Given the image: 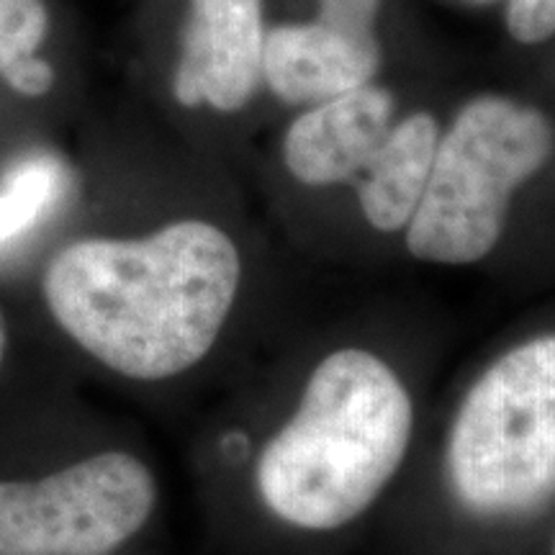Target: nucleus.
<instances>
[{"label":"nucleus","mask_w":555,"mask_h":555,"mask_svg":"<svg viewBox=\"0 0 555 555\" xmlns=\"http://www.w3.org/2000/svg\"><path fill=\"white\" fill-rule=\"evenodd\" d=\"M242 258L224 229L180 219L150 237H90L44 270V301L75 345L131 380L196 367L227 327Z\"/></svg>","instance_id":"nucleus-1"},{"label":"nucleus","mask_w":555,"mask_h":555,"mask_svg":"<svg viewBox=\"0 0 555 555\" xmlns=\"http://www.w3.org/2000/svg\"><path fill=\"white\" fill-rule=\"evenodd\" d=\"M414 401L397 371L363 347L317 363L294 414L262 448L255 483L270 515L327 532L365 515L399 474Z\"/></svg>","instance_id":"nucleus-2"},{"label":"nucleus","mask_w":555,"mask_h":555,"mask_svg":"<svg viewBox=\"0 0 555 555\" xmlns=\"http://www.w3.org/2000/svg\"><path fill=\"white\" fill-rule=\"evenodd\" d=\"M543 111L478 95L437 142L433 176L406 224L409 255L429 266H474L502 240L515 193L553 157Z\"/></svg>","instance_id":"nucleus-3"},{"label":"nucleus","mask_w":555,"mask_h":555,"mask_svg":"<svg viewBox=\"0 0 555 555\" xmlns=\"http://www.w3.org/2000/svg\"><path fill=\"white\" fill-rule=\"evenodd\" d=\"M457 504L522 517L555 496V332L525 339L474 380L446 448Z\"/></svg>","instance_id":"nucleus-4"},{"label":"nucleus","mask_w":555,"mask_h":555,"mask_svg":"<svg viewBox=\"0 0 555 555\" xmlns=\"http://www.w3.org/2000/svg\"><path fill=\"white\" fill-rule=\"evenodd\" d=\"M155 504L152 470L121 450L37 481H0V555H103L134 538Z\"/></svg>","instance_id":"nucleus-5"},{"label":"nucleus","mask_w":555,"mask_h":555,"mask_svg":"<svg viewBox=\"0 0 555 555\" xmlns=\"http://www.w3.org/2000/svg\"><path fill=\"white\" fill-rule=\"evenodd\" d=\"M262 0H191L172 93L185 108L234 114L262 82Z\"/></svg>","instance_id":"nucleus-6"},{"label":"nucleus","mask_w":555,"mask_h":555,"mask_svg":"<svg viewBox=\"0 0 555 555\" xmlns=\"http://www.w3.org/2000/svg\"><path fill=\"white\" fill-rule=\"evenodd\" d=\"M380 65L376 29L317 16L266 34L262 80L281 101L322 103L373 82Z\"/></svg>","instance_id":"nucleus-7"},{"label":"nucleus","mask_w":555,"mask_h":555,"mask_svg":"<svg viewBox=\"0 0 555 555\" xmlns=\"http://www.w3.org/2000/svg\"><path fill=\"white\" fill-rule=\"evenodd\" d=\"M391 90L367 82L304 111L283 137V163L304 185L360 176L393 124Z\"/></svg>","instance_id":"nucleus-8"},{"label":"nucleus","mask_w":555,"mask_h":555,"mask_svg":"<svg viewBox=\"0 0 555 555\" xmlns=\"http://www.w3.org/2000/svg\"><path fill=\"white\" fill-rule=\"evenodd\" d=\"M440 127L427 111L391 124L358 185L360 211L376 232H404L433 176Z\"/></svg>","instance_id":"nucleus-9"},{"label":"nucleus","mask_w":555,"mask_h":555,"mask_svg":"<svg viewBox=\"0 0 555 555\" xmlns=\"http://www.w3.org/2000/svg\"><path fill=\"white\" fill-rule=\"evenodd\" d=\"M60 189V170L50 159H29L9 172L0 189V245L18 237L41 217Z\"/></svg>","instance_id":"nucleus-10"},{"label":"nucleus","mask_w":555,"mask_h":555,"mask_svg":"<svg viewBox=\"0 0 555 555\" xmlns=\"http://www.w3.org/2000/svg\"><path fill=\"white\" fill-rule=\"evenodd\" d=\"M44 0H0V73L13 62L34 57L47 37Z\"/></svg>","instance_id":"nucleus-11"},{"label":"nucleus","mask_w":555,"mask_h":555,"mask_svg":"<svg viewBox=\"0 0 555 555\" xmlns=\"http://www.w3.org/2000/svg\"><path fill=\"white\" fill-rule=\"evenodd\" d=\"M506 29L519 44H540L555 34V0H509Z\"/></svg>","instance_id":"nucleus-12"},{"label":"nucleus","mask_w":555,"mask_h":555,"mask_svg":"<svg viewBox=\"0 0 555 555\" xmlns=\"http://www.w3.org/2000/svg\"><path fill=\"white\" fill-rule=\"evenodd\" d=\"M0 75H3L5 82H9L16 93L31 95V99L50 93L54 86V69L47 65L44 60H39L37 54L13 62V65L5 67Z\"/></svg>","instance_id":"nucleus-13"},{"label":"nucleus","mask_w":555,"mask_h":555,"mask_svg":"<svg viewBox=\"0 0 555 555\" xmlns=\"http://www.w3.org/2000/svg\"><path fill=\"white\" fill-rule=\"evenodd\" d=\"M380 0H319V16L360 29H376Z\"/></svg>","instance_id":"nucleus-14"},{"label":"nucleus","mask_w":555,"mask_h":555,"mask_svg":"<svg viewBox=\"0 0 555 555\" xmlns=\"http://www.w3.org/2000/svg\"><path fill=\"white\" fill-rule=\"evenodd\" d=\"M5 350H9V327H5L3 309H0V367L5 363Z\"/></svg>","instance_id":"nucleus-15"},{"label":"nucleus","mask_w":555,"mask_h":555,"mask_svg":"<svg viewBox=\"0 0 555 555\" xmlns=\"http://www.w3.org/2000/svg\"><path fill=\"white\" fill-rule=\"evenodd\" d=\"M476 3H489V0H476Z\"/></svg>","instance_id":"nucleus-16"},{"label":"nucleus","mask_w":555,"mask_h":555,"mask_svg":"<svg viewBox=\"0 0 555 555\" xmlns=\"http://www.w3.org/2000/svg\"><path fill=\"white\" fill-rule=\"evenodd\" d=\"M553 555H555V547H553Z\"/></svg>","instance_id":"nucleus-17"}]
</instances>
